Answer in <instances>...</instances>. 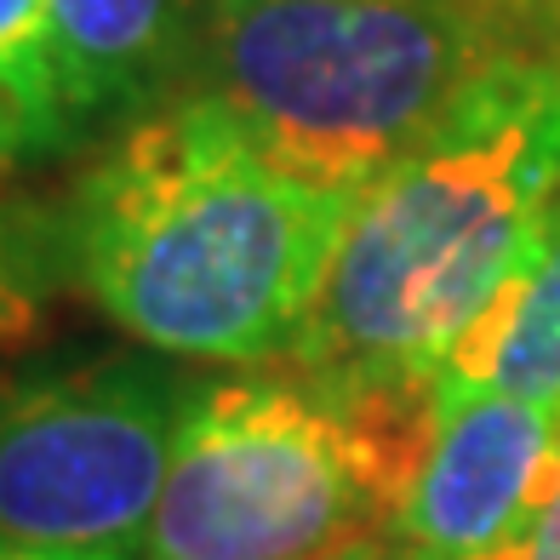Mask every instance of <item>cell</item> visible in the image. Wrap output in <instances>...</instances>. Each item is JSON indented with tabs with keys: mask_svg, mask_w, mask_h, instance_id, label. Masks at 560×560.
<instances>
[{
	"mask_svg": "<svg viewBox=\"0 0 560 560\" xmlns=\"http://www.w3.org/2000/svg\"><path fill=\"white\" fill-rule=\"evenodd\" d=\"M200 18L207 0H52L58 69L86 143L184 86Z\"/></svg>",
	"mask_w": 560,
	"mask_h": 560,
	"instance_id": "52a82bcc",
	"label": "cell"
},
{
	"mask_svg": "<svg viewBox=\"0 0 560 560\" xmlns=\"http://www.w3.org/2000/svg\"><path fill=\"white\" fill-rule=\"evenodd\" d=\"M315 560H418V555L406 549L389 526H377V532H361V538H349V544L326 549V555H315Z\"/></svg>",
	"mask_w": 560,
	"mask_h": 560,
	"instance_id": "7c38bea8",
	"label": "cell"
},
{
	"mask_svg": "<svg viewBox=\"0 0 560 560\" xmlns=\"http://www.w3.org/2000/svg\"><path fill=\"white\" fill-rule=\"evenodd\" d=\"M429 395H343L298 366L189 384L138 560H315L395 521Z\"/></svg>",
	"mask_w": 560,
	"mask_h": 560,
	"instance_id": "277c9868",
	"label": "cell"
},
{
	"mask_svg": "<svg viewBox=\"0 0 560 560\" xmlns=\"http://www.w3.org/2000/svg\"><path fill=\"white\" fill-rule=\"evenodd\" d=\"M349 195L303 184L200 81L126 120L69 184V287L155 354L292 361Z\"/></svg>",
	"mask_w": 560,
	"mask_h": 560,
	"instance_id": "6da1fadb",
	"label": "cell"
},
{
	"mask_svg": "<svg viewBox=\"0 0 560 560\" xmlns=\"http://www.w3.org/2000/svg\"><path fill=\"white\" fill-rule=\"evenodd\" d=\"M549 40L560 0H207L195 81L303 184L354 195Z\"/></svg>",
	"mask_w": 560,
	"mask_h": 560,
	"instance_id": "3957f363",
	"label": "cell"
},
{
	"mask_svg": "<svg viewBox=\"0 0 560 560\" xmlns=\"http://www.w3.org/2000/svg\"><path fill=\"white\" fill-rule=\"evenodd\" d=\"M487 560H560V446H555V464L544 475L538 498L526 509V521Z\"/></svg>",
	"mask_w": 560,
	"mask_h": 560,
	"instance_id": "8fae6325",
	"label": "cell"
},
{
	"mask_svg": "<svg viewBox=\"0 0 560 560\" xmlns=\"http://www.w3.org/2000/svg\"><path fill=\"white\" fill-rule=\"evenodd\" d=\"M560 446V406L435 389L389 532L418 560H487L526 521Z\"/></svg>",
	"mask_w": 560,
	"mask_h": 560,
	"instance_id": "8992f818",
	"label": "cell"
},
{
	"mask_svg": "<svg viewBox=\"0 0 560 560\" xmlns=\"http://www.w3.org/2000/svg\"><path fill=\"white\" fill-rule=\"evenodd\" d=\"M0 560H138V555H81V549H23V544H0Z\"/></svg>",
	"mask_w": 560,
	"mask_h": 560,
	"instance_id": "4fadbf2b",
	"label": "cell"
},
{
	"mask_svg": "<svg viewBox=\"0 0 560 560\" xmlns=\"http://www.w3.org/2000/svg\"><path fill=\"white\" fill-rule=\"evenodd\" d=\"M58 287H69L58 207H30V200L0 195V349L35 332Z\"/></svg>",
	"mask_w": 560,
	"mask_h": 560,
	"instance_id": "30bf717a",
	"label": "cell"
},
{
	"mask_svg": "<svg viewBox=\"0 0 560 560\" xmlns=\"http://www.w3.org/2000/svg\"><path fill=\"white\" fill-rule=\"evenodd\" d=\"M435 389H487L560 406V195L492 303L446 349Z\"/></svg>",
	"mask_w": 560,
	"mask_h": 560,
	"instance_id": "ba28073f",
	"label": "cell"
},
{
	"mask_svg": "<svg viewBox=\"0 0 560 560\" xmlns=\"http://www.w3.org/2000/svg\"><path fill=\"white\" fill-rule=\"evenodd\" d=\"M189 384L155 354L0 377V544L138 555Z\"/></svg>",
	"mask_w": 560,
	"mask_h": 560,
	"instance_id": "5b68a950",
	"label": "cell"
},
{
	"mask_svg": "<svg viewBox=\"0 0 560 560\" xmlns=\"http://www.w3.org/2000/svg\"><path fill=\"white\" fill-rule=\"evenodd\" d=\"M81 143L58 69L52 0H0V177L40 172Z\"/></svg>",
	"mask_w": 560,
	"mask_h": 560,
	"instance_id": "9c48e42d",
	"label": "cell"
},
{
	"mask_svg": "<svg viewBox=\"0 0 560 560\" xmlns=\"http://www.w3.org/2000/svg\"><path fill=\"white\" fill-rule=\"evenodd\" d=\"M560 195V40L492 69L343 207L298 372L343 395H429Z\"/></svg>",
	"mask_w": 560,
	"mask_h": 560,
	"instance_id": "7a4b0ae2",
	"label": "cell"
}]
</instances>
